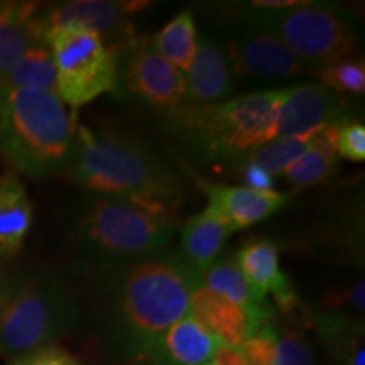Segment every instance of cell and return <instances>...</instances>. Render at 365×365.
Segmentation results:
<instances>
[{"instance_id":"6da1fadb","label":"cell","mask_w":365,"mask_h":365,"mask_svg":"<svg viewBox=\"0 0 365 365\" xmlns=\"http://www.w3.org/2000/svg\"><path fill=\"white\" fill-rule=\"evenodd\" d=\"M97 335L117 365H139L159 336L190 312V296L202 276L180 254L97 267Z\"/></svg>"},{"instance_id":"7a4b0ae2","label":"cell","mask_w":365,"mask_h":365,"mask_svg":"<svg viewBox=\"0 0 365 365\" xmlns=\"http://www.w3.org/2000/svg\"><path fill=\"white\" fill-rule=\"evenodd\" d=\"M68 175L91 195L112 196L171 218L182 202L180 176L145 143L76 127Z\"/></svg>"},{"instance_id":"3957f363","label":"cell","mask_w":365,"mask_h":365,"mask_svg":"<svg viewBox=\"0 0 365 365\" xmlns=\"http://www.w3.org/2000/svg\"><path fill=\"white\" fill-rule=\"evenodd\" d=\"M284 95L286 88H281L254 91L218 103H186L161 113V125L195 159L234 168L276 139Z\"/></svg>"},{"instance_id":"277c9868","label":"cell","mask_w":365,"mask_h":365,"mask_svg":"<svg viewBox=\"0 0 365 365\" xmlns=\"http://www.w3.org/2000/svg\"><path fill=\"white\" fill-rule=\"evenodd\" d=\"M75 115L54 91H0V149L16 171L46 180L66 173Z\"/></svg>"},{"instance_id":"5b68a950","label":"cell","mask_w":365,"mask_h":365,"mask_svg":"<svg viewBox=\"0 0 365 365\" xmlns=\"http://www.w3.org/2000/svg\"><path fill=\"white\" fill-rule=\"evenodd\" d=\"M175 234V220L112 196L91 195L76 222V240L97 267L161 255Z\"/></svg>"},{"instance_id":"8992f818","label":"cell","mask_w":365,"mask_h":365,"mask_svg":"<svg viewBox=\"0 0 365 365\" xmlns=\"http://www.w3.org/2000/svg\"><path fill=\"white\" fill-rule=\"evenodd\" d=\"M81 319L78 294L65 277L36 272L14 282L0 309V357H17L56 344Z\"/></svg>"},{"instance_id":"52a82bcc","label":"cell","mask_w":365,"mask_h":365,"mask_svg":"<svg viewBox=\"0 0 365 365\" xmlns=\"http://www.w3.org/2000/svg\"><path fill=\"white\" fill-rule=\"evenodd\" d=\"M234 21L259 27L276 36L282 44L314 70L354 58L357 31L345 9L330 2L298 0L293 7L266 11L242 7Z\"/></svg>"},{"instance_id":"ba28073f","label":"cell","mask_w":365,"mask_h":365,"mask_svg":"<svg viewBox=\"0 0 365 365\" xmlns=\"http://www.w3.org/2000/svg\"><path fill=\"white\" fill-rule=\"evenodd\" d=\"M43 43L56 68V95L73 113L117 90L118 54L95 31L75 24L51 27Z\"/></svg>"},{"instance_id":"9c48e42d","label":"cell","mask_w":365,"mask_h":365,"mask_svg":"<svg viewBox=\"0 0 365 365\" xmlns=\"http://www.w3.org/2000/svg\"><path fill=\"white\" fill-rule=\"evenodd\" d=\"M118 80L134 102L166 113L186 105L185 73L164 59L148 36L134 38L118 49Z\"/></svg>"},{"instance_id":"30bf717a","label":"cell","mask_w":365,"mask_h":365,"mask_svg":"<svg viewBox=\"0 0 365 365\" xmlns=\"http://www.w3.org/2000/svg\"><path fill=\"white\" fill-rule=\"evenodd\" d=\"M225 48L234 75L250 81L271 83L301 75L313 76L317 71L291 53L276 36L237 21Z\"/></svg>"},{"instance_id":"8fae6325","label":"cell","mask_w":365,"mask_h":365,"mask_svg":"<svg viewBox=\"0 0 365 365\" xmlns=\"http://www.w3.org/2000/svg\"><path fill=\"white\" fill-rule=\"evenodd\" d=\"M145 6L143 2H115V0H73L54 7L41 9L39 22L43 36L58 26H83L95 31L113 51H118L134 39L129 17Z\"/></svg>"},{"instance_id":"7c38bea8","label":"cell","mask_w":365,"mask_h":365,"mask_svg":"<svg viewBox=\"0 0 365 365\" xmlns=\"http://www.w3.org/2000/svg\"><path fill=\"white\" fill-rule=\"evenodd\" d=\"M344 118H349L344 110V100L323 83L287 86L277 115L276 139L308 134Z\"/></svg>"},{"instance_id":"4fadbf2b","label":"cell","mask_w":365,"mask_h":365,"mask_svg":"<svg viewBox=\"0 0 365 365\" xmlns=\"http://www.w3.org/2000/svg\"><path fill=\"white\" fill-rule=\"evenodd\" d=\"M279 254L276 242L252 239L242 245L234 261L255 298L266 303L271 294L282 313H291L299 304L298 293L281 269Z\"/></svg>"},{"instance_id":"5bb4252c","label":"cell","mask_w":365,"mask_h":365,"mask_svg":"<svg viewBox=\"0 0 365 365\" xmlns=\"http://www.w3.org/2000/svg\"><path fill=\"white\" fill-rule=\"evenodd\" d=\"M185 80L186 103L208 105L230 98L235 91V75L225 46L207 33L198 34Z\"/></svg>"},{"instance_id":"9a60e30c","label":"cell","mask_w":365,"mask_h":365,"mask_svg":"<svg viewBox=\"0 0 365 365\" xmlns=\"http://www.w3.org/2000/svg\"><path fill=\"white\" fill-rule=\"evenodd\" d=\"M190 313L208 328L223 345L240 349L264 323L272 322L274 314L255 313L213 293L202 282L190 296Z\"/></svg>"},{"instance_id":"2e32d148","label":"cell","mask_w":365,"mask_h":365,"mask_svg":"<svg viewBox=\"0 0 365 365\" xmlns=\"http://www.w3.org/2000/svg\"><path fill=\"white\" fill-rule=\"evenodd\" d=\"M208 198V207L230 225L232 232L252 227L276 215L287 203L286 193L277 191H257L247 186L215 185L198 180Z\"/></svg>"},{"instance_id":"e0dca14e","label":"cell","mask_w":365,"mask_h":365,"mask_svg":"<svg viewBox=\"0 0 365 365\" xmlns=\"http://www.w3.org/2000/svg\"><path fill=\"white\" fill-rule=\"evenodd\" d=\"M222 341L190 312L159 336L145 365H207Z\"/></svg>"},{"instance_id":"ac0fdd59","label":"cell","mask_w":365,"mask_h":365,"mask_svg":"<svg viewBox=\"0 0 365 365\" xmlns=\"http://www.w3.org/2000/svg\"><path fill=\"white\" fill-rule=\"evenodd\" d=\"M39 14L36 2H0V85L27 49L43 43Z\"/></svg>"},{"instance_id":"d6986e66","label":"cell","mask_w":365,"mask_h":365,"mask_svg":"<svg viewBox=\"0 0 365 365\" xmlns=\"http://www.w3.org/2000/svg\"><path fill=\"white\" fill-rule=\"evenodd\" d=\"M309 323L336 365H365L364 317L318 309Z\"/></svg>"},{"instance_id":"ffe728a7","label":"cell","mask_w":365,"mask_h":365,"mask_svg":"<svg viewBox=\"0 0 365 365\" xmlns=\"http://www.w3.org/2000/svg\"><path fill=\"white\" fill-rule=\"evenodd\" d=\"M34 220L26 186L14 171L0 175V261L21 252Z\"/></svg>"},{"instance_id":"44dd1931","label":"cell","mask_w":365,"mask_h":365,"mask_svg":"<svg viewBox=\"0 0 365 365\" xmlns=\"http://www.w3.org/2000/svg\"><path fill=\"white\" fill-rule=\"evenodd\" d=\"M232 232V228L212 207H207L198 215L190 217L181 228L180 257L200 272L217 262L218 254Z\"/></svg>"},{"instance_id":"7402d4cb","label":"cell","mask_w":365,"mask_h":365,"mask_svg":"<svg viewBox=\"0 0 365 365\" xmlns=\"http://www.w3.org/2000/svg\"><path fill=\"white\" fill-rule=\"evenodd\" d=\"M350 118V117H349ZM345 120V118H344ZM339 122H331L317 132L312 148L282 173L293 188L303 190L327 181L339 168L336 153V129Z\"/></svg>"},{"instance_id":"603a6c76","label":"cell","mask_w":365,"mask_h":365,"mask_svg":"<svg viewBox=\"0 0 365 365\" xmlns=\"http://www.w3.org/2000/svg\"><path fill=\"white\" fill-rule=\"evenodd\" d=\"M7 90H44L56 93V68L48 46L36 44L17 59L0 85V91Z\"/></svg>"},{"instance_id":"cb8c5ba5","label":"cell","mask_w":365,"mask_h":365,"mask_svg":"<svg viewBox=\"0 0 365 365\" xmlns=\"http://www.w3.org/2000/svg\"><path fill=\"white\" fill-rule=\"evenodd\" d=\"M202 284L213 293L232 301V303L249 309V312L274 314V308L267 301L264 303V301L255 298L254 291L244 279L234 259L217 261L213 266H210L202 274Z\"/></svg>"},{"instance_id":"d4e9b609","label":"cell","mask_w":365,"mask_h":365,"mask_svg":"<svg viewBox=\"0 0 365 365\" xmlns=\"http://www.w3.org/2000/svg\"><path fill=\"white\" fill-rule=\"evenodd\" d=\"M198 33L191 9L181 11L153 39V46L164 59L185 73L195 56Z\"/></svg>"},{"instance_id":"484cf974","label":"cell","mask_w":365,"mask_h":365,"mask_svg":"<svg viewBox=\"0 0 365 365\" xmlns=\"http://www.w3.org/2000/svg\"><path fill=\"white\" fill-rule=\"evenodd\" d=\"M318 130L293 137H277V139H272L271 143L255 149L247 159L250 163L261 166L262 170L271 173L272 176L282 175L296 159H299L312 148Z\"/></svg>"},{"instance_id":"4316f807","label":"cell","mask_w":365,"mask_h":365,"mask_svg":"<svg viewBox=\"0 0 365 365\" xmlns=\"http://www.w3.org/2000/svg\"><path fill=\"white\" fill-rule=\"evenodd\" d=\"M328 88L339 93H364L365 91V65L362 59L349 58L344 61L333 63L314 71V75Z\"/></svg>"},{"instance_id":"83f0119b","label":"cell","mask_w":365,"mask_h":365,"mask_svg":"<svg viewBox=\"0 0 365 365\" xmlns=\"http://www.w3.org/2000/svg\"><path fill=\"white\" fill-rule=\"evenodd\" d=\"M274 365H318L313 344L301 330L286 328L279 331Z\"/></svg>"},{"instance_id":"f1b7e54d","label":"cell","mask_w":365,"mask_h":365,"mask_svg":"<svg viewBox=\"0 0 365 365\" xmlns=\"http://www.w3.org/2000/svg\"><path fill=\"white\" fill-rule=\"evenodd\" d=\"M279 330L272 322L264 323L250 339L240 346L249 365H274Z\"/></svg>"},{"instance_id":"f546056e","label":"cell","mask_w":365,"mask_h":365,"mask_svg":"<svg viewBox=\"0 0 365 365\" xmlns=\"http://www.w3.org/2000/svg\"><path fill=\"white\" fill-rule=\"evenodd\" d=\"M336 153L346 161L362 163L365 159V125L354 118H345L336 129Z\"/></svg>"},{"instance_id":"4dcf8cb0","label":"cell","mask_w":365,"mask_h":365,"mask_svg":"<svg viewBox=\"0 0 365 365\" xmlns=\"http://www.w3.org/2000/svg\"><path fill=\"white\" fill-rule=\"evenodd\" d=\"M323 309L330 312H344L364 317L365 309V282L362 277L350 286L333 289L323 299Z\"/></svg>"},{"instance_id":"1f68e13d","label":"cell","mask_w":365,"mask_h":365,"mask_svg":"<svg viewBox=\"0 0 365 365\" xmlns=\"http://www.w3.org/2000/svg\"><path fill=\"white\" fill-rule=\"evenodd\" d=\"M7 365H83L75 355L58 344L41 346L9 359Z\"/></svg>"},{"instance_id":"d6a6232c","label":"cell","mask_w":365,"mask_h":365,"mask_svg":"<svg viewBox=\"0 0 365 365\" xmlns=\"http://www.w3.org/2000/svg\"><path fill=\"white\" fill-rule=\"evenodd\" d=\"M234 170L239 173L240 180L245 182L244 186L257 191H274V176L257 164L250 163L249 159L235 164Z\"/></svg>"},{"instance_id":"836d02e7","label":"cell","mask_w":365,"mask_h":365,"mask_svg":"<svg viewBox=\"0 0 365 365\" xmlns=\"http://www.w3.org/2000/svg\"><path fill=\"white\" fill-rule=\"evenodd\" d=\"M207 365H249L245 360L244 354L240 349H234V346L220 345L218 346L215 357Z\"/></svg>"},{"instance_id":"e575fe53","label":"cell","mask_w":365,"mask_h":365,"mask_svg":"<svg viewBox=\"0 0 365 365\" xmlns=\"http://www.w3.org/2000/svg\"><path fill=\"white\" fill-rule=\"evenodd\" d=\"M14 282L16 281L11 279V276H9L6 269H4L2 264H0V309H2L4 304H6L9 294H11L14 287Z\"/></svg>"},{"instance_id":"d590c367","label":"cell","mask_w":365,"mask_h":365,"mask_svg":"<svg viewBox=\"0 0 365 365\" xmlns=\"http://www.w3.org/2000/svg\"><path fill=\"white\" fill-rule=\"evenodd\" d=\"M139 365H145V364H139Z\"/></svg>"}]
</instances>
